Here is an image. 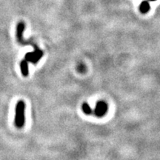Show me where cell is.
Returning <instances> with one entry per match:
<instances>
[{
    "label": "cell",
    "mask_w": 160,
    "mask_h": 160,
    "mask_svg": "<svg viewBox=\"0 0 160 160\" xmlns=\"http://www.w3.org/2000/svg\"><path fill=\"white\" fill-rule=\"evenodd\" d=\"M150 6L148 1H143L139 6V11L142 14H147L150 11Z\"/></svg>",
    "instance_id": "6"
},
{
    "label": "cell",
    "mask_w": 160,
    "mask_h": 160,
    "mask_svg": "<svg viewBox=\"0 0 160 160\" xmlns=\"http://www.w3.org/2000/svg\"><path fill=\"white\" fill-rule=\"evenodd\" d=\"M108 105L104 101H99L94 109V114L97 117H102L108 113Z\"/></svg>",
    "instance_id": "3"
},
{
    "label": "cell",
    "mask_w": 160,
    "mask_h": 160,
    "mask_svg": "<svg viewBox=\"0 0 160 160\" xmlns=\"http://www.w3.org/2000/svg\"><path fill=\"white\" fill-rule=\"evenodd\" d=\"M78 69H79V71H80V72H82V71H84V65H81L80 66H79V67H78Z\"/></svg>",
    "instance_id": "8"
},
{
    "label": "cell",
    "mask_w": 160,
    "mask_h": 160,
    "mask_svg": "<svg viewBox=\"0 0 160 160\" xmlns=\"http://www.w3.org/2000/svg\"><path fill=\"white\" fill-rule=\"evenodd\" d=\"M25 103L23 100H19L16 105L15 125L18 128H22L25 123Z\"/></svg>",
    "instance_id": "1"
},
{
    "label": "cell",
    "mask_w": 160,
    "mask_h": 160,
    "mask_svg": "<svg viewBox=\"0 0 160 160\" xmlns=\"http://www.w3.org/2000/svg\"><path fill=\"white\" fill-rule=\"evenodd\" d=\"M25 28V24L23 22H19L16 27V38H17L18 42L22 45H30L29 42H25L23 39V33Z\"/></svg>",
    "instance_id": "4"
},
{
    "label": "cell",
    "mask_w": 160,
    "mask_h": 160,
    "mask_svg": "<svg viewBox=\"0 0 160 160\" xmlns=\"http://www.w3.org/2000/svg\"><path fill=\"white\" fill-rule=\"evenodd\" d=\"M43 51L39 50V48L35 49L33 52L27 53L24 56V59L30 63L37 64L39 61V59L42 57Z\"/></svg>",
    "instance_id": "2"
},
{
    "label": "cell",
    "mask_w": 160,
    "mask_h": 160,
    "mask_svg": "<svg viewBox=\"0 0 160 160\" xmlns=\"http://www.w3.org/2000/svg\"><path fill=\"white\" fill-rule=\"evenodd\" d=\"M20 68H21L22 74L24 76H28L29 74V71H28V61H26L25 59L22 60L20 64Z\"/></svg>",
    "instance_id": "5"
},
{
    "label": "cell",
    "mask_w": 160,
    "mask_h": 160,
    "mask_svg": "<svg viewBox=\"0 0 160 160\" xmlns=\"http://www.w3.org/2000/svg\"><path fill=\"white\" fill-rule=\"evenodd\" d=\"M148 1H152V2H154V1H157V0H148Z\"/></svg>",
    "instance_id": "9"
},
{
    "label": "cell",
    "mask_w": 160,
    "mask_h": 160,
    "mask_svg": "<svg viewBox=\"0 0 160 160\" xmlns=\"http://www.w3.org/2000/svg\"><path fill=\"white\" fill-rule=\"evenodd\" d=\"M82 110H83V112L84 113V114H87V115H90L92 114V110H91V107H90V105L86 102H84L82 105Z\"/></svg>",
    "instance_id": "7"
}]
</instances>
